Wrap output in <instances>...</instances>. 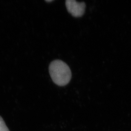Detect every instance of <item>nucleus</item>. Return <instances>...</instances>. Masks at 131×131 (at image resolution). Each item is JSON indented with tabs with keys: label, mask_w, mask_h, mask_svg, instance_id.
Returning a JSON list of instances; mask_svg holds the SVG:
<instances>
[{
	"label": "nucleus",
	"mask_w": 131,
	"mask_h": 131,
	"mask_svg": "<svg viewBox=\"0 0 131 131\" xmlns=\"http://www.w3.org/2000/svg\"><path fill=\"white\" fill-rule=\"evenodd\" d=\"M53 1V0H46V2H52Z\"/></svg>",
	"instance_id": "20e7f679"
},
{
	"label": "nucleus",
	"mask_w": 131,
	"mask_h": 131,
	"mask_svg": "<svg viewBox=\"0 0 131 131\" xmlns=\"http://www.w3.org/2000/svg\"><path fill=\"white\" fill-rule=\"evenodd\" d=\"M49 72L53 82L59 86H64L69 83L72 73L68 65L61 60L51 62L49 66Z\"/></svg>",
	"instance_id": "f257e3e1"
},
{
	"label": "nucleus",
	"mask_w": 131,
	"mask_h": 131,
	"mask_svg": "<svg viewBox=\"0 0 131 131\" xmlns=\"http://www.w3.org/2000/svg\"><path fill=\"white\" fill-rule=\"evenodd\" d=\"M66 5L69 13L74 17H81L85 11L86 4L83 2H79L74 0H67Z\"/></svg>",
	"instance_id": "f03ea898"
},
{
	"label": "nucleus",
	"mask_w": 131,
	"mask_h": 131,
	"mask_svg": "<svg viewBox=\"0 0 131 131\" xmlns=\"http://www.w3.org/2000/svg\"><path fill=\"white\" fill-rule=\"evenodd\" d=\"M0 131H10L2 117L0 116Z\"/></svg>",
	"instance_id": "7ed1b4c3"
}]
</instances>
